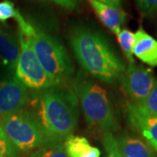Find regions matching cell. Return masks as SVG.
<instances>
[{"label": "cell", "instance_id": "cell-1", "mask_svg": "<svg viewBox=\"0 0 157 157\" xmlns=\"http://www.w3.org/2000/svg\"><path fill=\"white\" fill-rule=\"evenodd\" d=\"M32 111L48 143H64L73 135L78 117V101L73 91L55 86L39 90L32 98Z\"/></svg>", "mask_w": 157, "mask_h": 157}, {"label": "cell", "instance_id": "cell-2", "mask_svg": "<svg viewBox=\"0 0 157 157\" xmlns=\"http://www.w3.org/2000/svg\"><path fill=\"white\" fill-rule=\"evenodd\" d=\"M69 43L78 64L93 77L106 83L121 79L125 72L123 61L99 31L75 25L70 30Z\"/></svg>", "mask_w": 157, "mask_h": 157}, {"label": "cell", "instance_id": "cell-3", "mask_svg": "<svg viewBox=\"0 0 157 157\" xmlns=\"http://www.w3.org/2000/svg\"><path fill=\"white\" fill-rule=\"evenodd\" d=\"M15 19L18 31L28 39L41 67L54 86L70 78L73 74L74 67L61 43L26 21L19 11Z\"/></svg>", "mask_w": 157, "mask_h": 157}, {"label": "cell", "instance_id": "cell-4", "mask_svg": "<svg viewBox=\"0 0 157 157\" xmlns=\"http://www.w3.org/2000/svg\"><path fill=\"white\" fill-rule=\"evenodd\" d=\"M73 93L80 102L85 120L90 128L107 134L120 128L107 91L91 78L78 75L73 82Z\"/></svg>", "mask_w": 157, "mask_h": 157}, {"label": "cell", "instance_id": "cell-5", "mask_svg": "<svg viewBox=\"0 0 157 157\" xmlns=\"http://www.w3.org/2000/svg\"><path fill=\"white\" fill-rule=\"evenodd\" d=\"M4 132L18 153L26 154L49 144L33 113L21 110L0 117Z\"/></svg>", "mask_w": 157, "mask_h": 157}, {"label": "cell", "instance_id": "cell-6", "mask_svg": "<svg viewBox=\"0 0 157 157\" xmlns=\"http://www.w3.org/2000/svg\"><path fill=\"white\" fill-rule=\"evenodd\" d=\"M20 53L16 66V78L26 87L43 90L55 86L42 68L28 39L18 31Z\"/></svg>", "mask_w": 157, "mask_h": 157}, {"label": "cell", "instance_id": "cell-7", "mask_svg": "<svg viewBox=\"0 0 157 157\" xmlns=\"http://www.w3.org/2000/svg\"><path fill=\"white\" fill-rule=\"evenodd\" d=\"M120 80L129 102L139 105L149 94L155 78L151 69L130 63Z\"/></svg>", "mask_w": 157, "mask_h": 157}, {"label": "cell", "instance_id": "cell-8", "mask_svg": "<svg viewBox=\"0 0 157 157\" xmlns=\"http://www.w3.org/2000/svg\"><path fill=\"white\" fill-rule=\"evenodd\" d=\"M28 100V89L17 78L0 81V117L23 110Z\"/></svg>", "mask_w": 157, "mask_h": 157}, {"label": "cell", "instance_id": "cell-9", "mask_svg": "<svg viewBox=\"0 0 157 157\" xmlns=\"http://www.w3.org/2000/svg\"><path fill=\"white\" fill-rule=\"evenodd\" d=\"M127 118L130 126L137 131L152 148L157 152V117L148 115L138 107L127 103Z\"/></svg>", "mask_w": 157, "mask_h": 157}, {"label": "cell", "instance_id": "cell-10", "mask_svg": "<svg viewBox=\"0 0 157 157\" xmlns=\"http://www.w3.org/2000/svg\"><path fill=\"white\" fill-rule=\"evenodd\" d=\"M20 53L18 33L0 25V62L11 69H15Z\"/></svg>", "mask_w": 157, "mask_h": 157}, {"label": "cell", "instance_id": "cell-11", "mask_svg": "<svg viewBox=\"0 0 157 157\" xmlns=\"http://www.w3.org/2000/svg\"><path fill=\"white\" fill-rule=\"evenodd\" d=\"M88 1L101 23L113 33L118 35L127 19V14L122 8L107 6L96 0Z\"/></svg>", "mask_w": 157, "mask_h": 157}, {"label": "cell", "instance_id": "cell-12", "mask_svg": "<svg viewBox=\"0 0 157 157\" xmlns=\"http://www.w3.org/2000/svg\"><path fill=\"white\" fill-rule=\"evenodd\" d=\"M133 54L150 67H157V40L140 27L135 33Z\"/></svg>", "mask_w": 157, "mask_h": 157}, {"label": "cell", "instance_id": "cell-13", "mask_svg": "<svg viewBox=\"0 0 157 157\" xmlns=\"http://www.w3.org/2000/svg\"><path fill=\"white\" fill-rule=\"evenodd\" d=\"M115 139L120 150L126 157H156L151 147L136 136L124 133Z\"/></svg>", "mask_w": 157, "mask_h": 157}, {"label": "cell", "instance_id": "cell-14", "mask_svg": "<svg viewBox=\"0 0 157 157\" xmlns=\"http://www.w3.org/2000/svg\"><path fill=\"white\" fill-rule=\"evenodd\" d=\"M64 147L68 157H100L99 148L93 147L88 140L81 136L72 135L64 142Z\"/></svg>", "mask_w": 157, "mask_h": 157}, {"label": "cell", "instance_id": "cell-15", "mask_svg": "<svg viewBox=\"0 0 157 157\" xmlns=\"http://www.w3.org/2000/svg\"><path fill=\"white\" fill-rule=\"evenodd\" d=\"M117 36L118 42L121 50L125 54L128 63H135L134 54H133V47L135 44V33L128 29H122L119 33Z\"/></svg>", "mask_w": 157, "mask_h": 157}, {"label": "cell", "instance_id": "cell-16", "mask_svg": "<svg viewBox=\"0 0 157 157\" xmlns=\"http://www.w3.org/2000/svg\"><path fill=\"white\" fill-rule=\"evenodd\" d=\"M26 157H68L64 143H49L30 153Z\"/></svg>", "mask_w": 157, "mask_h": 157}, {"label": "cell", "instance_id": "cell-17", "mask_svg": "<svg viewBox=\"0 0 157 157\" xmlns=\"http://www.w3.org/2000/svg\"><path fill=\"white\" fill-rule=\"evenodd\" d=\"M135 106L147 114L157 117V78H155L154 86L147 97L140 104Z\"/></svg>", "mask_w": 157, "mask_h": 157}, {"label": "cell", "instance_id": "cell-18", "mask_svg": "<svg viewBox=\"0 0 157 157\" xmlns=\"http://www.w3.org/2000/svg\"><path fill=\"white\" fill-rule=\"evenodd\" d=\"M0 157H19L18 152L4 132L0 122Z\"/></svg>", "mask_w": 157, "mask_h": 157}, {"label": "cell", "instance_id": "cell-19", "mask_svg": "<svg viewBox=\"0 0 157 157\" xmlns=\"http://www.w3.org/2000/svg\"><path fill=\"white\" fill-rule=\"evenodd\" d=\"M102 143L106 151L109 155V157H126L121 152L117 145L116 139L111 133H107L103 135Z\"/></svg>", "mask_w": 157, "mask_h": 157}, {"label": "cell", "instance_id": "cell-20", "mask_svg": "<svg viewBox=\"0 0 157 157\" xmlns=\"http://www.w3.org/2000/svg\"><path fill=\"white\" fill-rule=\"evenodd\" d=\"M18 10L11 0H4L0 2V22L5 23L11 17H16Z\"/></svg>", "mask_w": 157, "mask_h": 157}, {"label": "cell", "instance_id": "cell-21", "mask_svg": "<svg viewBox=\"0 0 157 157\" xmlns=\"http://www.w3.org/2000/svg\"><path fill=\"white\" fill-rule=\"evenodd\" d=\"M136 6L144 15H152L157 11V0H135Z\"/></svg>", "mask_w": 157, "mask_h": 157}, {"label": "cell", "instance_id": "cell-22", "mask_svg": "<svg viewBox=\"0 0 157 157\" xmlns=\"http://www.w3.org/2000/svg\"><path fill=\"white\" fill-rule=\"evenodd\" d=\"M51 2L56 4L57 6H60L70 11H75L78 6V0H49Z\"/></svg>", "mask_w": 157, "mask_h": 157}, {"label": "cell", "instance_id": "cell-23", "mask_svg": "<svg viewBox=\"0 0 157 157\" xmlns=\"http://www.w3.org/2000/svg\"><path fill=\"white\" fill-rule=\"evenodd\" d=\"M96 1L101 2L102 4H105L107 6L119 7V8H121V5L123 2V0H96Z\"/></svg>", "mask_w": 157, "mask_h": 157}]
</instances>
